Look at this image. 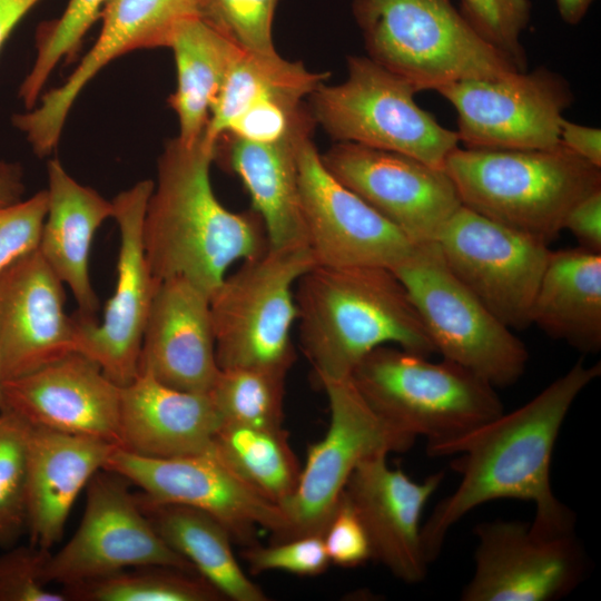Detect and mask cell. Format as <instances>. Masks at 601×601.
Instances as JSON below:
<instances>
[{
    "mask_svg": "<svg viewBox=\"0 0 601 601\" xmlns=\"http://www.w3.org/2000/svg\"><path fill=\"white\" fill-rule=\"evenodd\" d=\"M601 374L600 363L579 359L526 404L504 412L435 449L430 456L456 455V490L441 500L422 525L423 549L434 562L450 529L476 506L501 499L535 505L531 531L543 538L573 534L575 515L553 493L551 462L562 424L578 395Z\"/></svg>",
    "mask_w": 601,
    "mask_h": 601,
    "instance_id": "6da1fadb",
    "label": "cell"
},
{
    "mask_svg": "<svg viewBox=\"0 0 601 601\" xmlns=\"http://www.w3.org/2000/svg\"><path fill=\"white\" fill-rule=\"evenodd\" d=\"M216 151L203 134L194 144L168 140L158 158L142 221L145 255L157 284L183 277L210 296L231 264L268 249L255 210L234 213L217 199L210 181Z\"/></svg>",
    "mask_w": 601,
    "mask_h": 601,
    "instance_id": "7a4b0ae2",
    "label": "cell"
},
{
    "mask_svg": "<svg viewBox=\"0 0 601 601\" xmlns=\"http://www.w3.org/2000/svg\"><path fill=\"white\" fill-rule=\"evenodd\" d=\"M298 335L317 383L351 376L374 348L430 357L434 345L410 295L386 267L314 265L296 283Z\"/></svg>",
    "mask_w": 601,
    "mask_h": 601,
    "instance_id": "3957f363",
    "label": "cell"
},
{
    "mask_svg": "<svg viewBox=\"0 0 601 601\" xmlns=\"http://www.w3.org/2000/svg\"><path fill=\"white\" fill-rule=\"evenodd\" d=\"M444 170L463 206L546 245L563 230L569 210L601 188V168L561 144L535 150L457 147Z\"/></svg>",
    "mask_w": 601,
    "mask_h": 601,
    "instance_id": "277c9868",
    "label": "cell"
},
{
    "mask_svg": "<svg viewBox=\"0 0 601 601\" xmlns=\"http://www.w3.org/2000/svg\"><path fill=\"white\" fill-rule=\"evenodd\" d=\"M349 377L387 423L424 436L427 455L504 412L495 387L467 368L391 345L370 352Z\"/></svg>",
    "mask_w": 601,
    "mask_h": 601,
    "instance_id": "5b68a950",
    "label": "cell"
},
{
    "mask_svg": "<svg viewBox=\"0 0 601 601\" xmlns=\"http://www.w3.org/2000/svg\"><path fill=\"white\" fill-rule=\"evenodd\" d=\"M352 10L367 57L416 92L518 71L451 0H353Z\"/></svg>",
    "mask_w": 601,
    "mask_h": 601,
    "instance_id": "8992f818",
    "label": "cell"
},
{
    "mask_svg": "<svg viewBox=\"0 0 601 601\" xmlns=\"http://www.w3.org/2000/svg\"><path fill=\"white\" fill-rule=\"evenodd\" d=\"M314 265L308 247L268 248L224 277L209 296L220 370L287 374L296 357L290 338L297 321L294 286Z\"/></svg>",
    "mask_w": 601,
    "mask_h": 601,
    "instance_id": "52a82bcc",
    "label": "cell"
},
{
    "mask_svg": "<svg viewBox=\"0 0 601 601\" xmlns=\"http://www.w3.org/2000/svg\"><path fill=\"white\" fill-rule=\"evenodd\" d=\"M416 90L370 57L347 58V77L311 93L309 111L335 140L393 151L443 168L460 144L414 100Z\"/></svg>",
    "mask_w": 601,
    "mask_h": 601,
    "instance_id": "ba28073f",
    "label": "cell"
},
{
    "mask_svg": "<svg viewBox=\"0 0 601 601\" xmlns=\"http://www.w3.org/2000/svg\"><path fill=\"white\" fill-rule=\"evenodd\" d=\"M406 288L435 352L492 386L524 374L525 345L447 267L436 242L414 244L392 269Z\"/></svg>",
    "mask_w": 601,
    "mask_h": 601,
    "instance_id": "9c48e42d",
    "label": "cell"
},
{
    "mask_svg": "<svg viewBox=\"0 0 601 601\" xmlns=\"http://www.w3.org/2000/svg\"><path fill=\"white\" fill-rule=\"evenodd\" d=\"M318 384L328 398L329 427L308 447L297 486L279 505L286 522L279 541L323 535L356 466L374 456L406 452L415 442L414 436L382 418L351 377Z\"/></svg>",
    "mask_w": 601,
    "mask_h": 601,
    "instance_id": "30bf717a",
    "label": "cell"
},
{
    "mask_svg": "<svg viewBox=\"0 0 601 601\" xmlns=\"http://www.w3.org/2000/svg\"><path fill=\"white\" fill-rule=\"evenodd\" d=\"M436 91L456 110L460 142L475 149L553 148L562 114L573 102L568 81L545 67L459 80Z\"/></svg>",
    "mask_w": 601,
    "mask_h": 601,
    "instance_id": "8fae6325",
    "label": "cell"
},
{
    "mask_svg": "<svg viewBox=\"0 0 601 601\" xmlns=\"http://www.w3.org/2000/svg\"><path fill=\"white\" fill-rule=\"evenodd\" d=\"M128 484L106 469L92 475L78 530L47 560L45 579L49 584L71 585L140 565H168L198 573L158 535Z\"/></svg>",
    "mask_w": 601,
    "mask_h": 601,
    "instance_id": "7c38bea8",
    "label": "cell"
},
{
    "mask_svg": "<svg viewBox=\"0 0 601 601\" xmlns=\"http://www.w3.org/2000/svg\"><path fill=\"white\" fill-rule=\"evenodd\" d=\"M455 277L509 328L531 325L549 245L461 206L436 240Z\"/></svg>",
    "mask_w": 601,
    "mask_h": 601,
    "instance_id": "4fadbf2b",
    "label": "cell"
},
{
    "mask_svg": "<svg viewBox=\"0 0 601 601\" xmlns=\"http://www.w3.org/2000/svg\"><path fill=\"white\" fill-rule=\"evenodd\" d=\"M106 470L137 485L138 495L154 503L179 504L216 518L234 542L256 544L259 530L279 541L286 522L280 506L260 494L214 454L148 457L117 446Z\"/></svg>",
    "mask_w": 601,
    "mask_h": 601,
    "instance_id": "5bb4252c",
    "label": "cell"
},
{
    "mask_svg": "<svg viewBox=\"0 0 601 601\" xmlns=\"http://www.w3.org/2000/svg\"><path fill=\"white\" fill-rule=\"evenodd\" d=\"M151 180H141L112 200L119 229L117 276L102 322L76 314V351L96 362L116 385H128L138 375L141 341L157 287L142 243V221Z\"/></svg>",
    "mask_w": 601,
    "mask_h": 601,
    "instance_id": "9a60e30c",
    "label": "cell"
},
{
    "mask_svg": "<svg viewBox=\"0 0 601 601\" xmlns=\"http://www.w3.org/2000/svg\"><path fill=\"white\" fill-rule=\"evenodd\" d=\"M298 188L308 248L316 265L393 269L414 244L338 181L305 137L297 149Z\"/></svg>",
    "mask_w": 601,
    "mask_h": 601,
    "instance_id": "2e32d148",
    "label": "cell"
},
{
    "mask_svg": "<svg viewBox=\"0 0 601 601\" xmlns=\"http://www.w3.org/2000/svg\"><path fill=\"white\" fill-rule=\"evenodd\" d=\"M325 167L413 244L435 242L462 206L443 168L402 154L337 141L321 155Z\"/></svg>",
    "mask_w": 601,
    "mask_h": 601,
    "instance_id": "e0dca14e",
    "label": "cell"
},
{
    "mask_svg": "<svg viewBox=\"0 0 601 601\" xmlns=\"http://www.w3.org/2000/svg\"><path fill=\"white\" fill-rule=\"evenodd\" d=\"M474 533L475 570L463 601H552L582 579L584 554L574 533L543 538L529 523L504 520L479 523Z\"/></svg>",
    "mask_w": 601,
    "mask_h": 601,
    "instance_id": "ac0fdd59",
    "label": "cell"
},
{
    "mask_svg": "<svg viewBox=\"0 0 601 601\" xmlns=\"http://www.w3.org/2000/svg\"><path fill=\"white\" fill-rule=\"evenodd\" d=\"M193 16L194 0H107L100 33L75 70L38 106L12 118L35 154L45 157L53 150L71 106L102 68L134 50L170 47L179 23Z\"/></svg>",
    "mask_w": 601,
    "mask_h": 601,
    "instance_id": "d6986e66",
    "label": "cell"
},
{
    "mask_svg": "<svg viewBox=\"0 0 601 601\" xmlns=\"http://www.w3.org/2000/svg\"><path fill=\"white\" fill-rule=\"evenodd\" d=\"M28 424L119 446L120 386L73 351L2 384V408Z\"/></svg>",
    "mask_w": 601,
    "mask_h": 601,
    "instance_id": "ffe728a7",
    "label": "cell"
},
{
    "mask_svg": "<svg viewBox=\"0 0 601 601\" xmlns=\"http://www.w3.org/2000/svg\"><path fill=\"white\" fill-rule=\"evenodd\" d=\"M62 285L38 248L0 273L3 382L76 351L77 322L65 312Z\"/></svg>",
    "mask_w": 601,
    "mask_h": 601,
    "instance_id": "44dd1931",
    "label": "cell"
},
{
    "mask_svg": "<svg viewBox=\"0 0 601 601\" xmlns=\"http://www.w3.org/2000/svg\"><path fill=\"white\" fill-rule=\"evenodd\" d=\"M443 479L437 472L416 482L400 467H390L387 455H378L358 464L344 487L366 531L372 559L403 582L417 583L426 575L430 563L420 521Z\"/></svg>",
    "mask_w": 601,
    "mask_h": 601,
    "instance_id": "7402d4cb",
    "label": "cell"
},
{
    "mask_svg": "<svg viewBox=\"0 0 601 601\" xmlns=\"http://www.w3.org/2000/svg\"><path fill=\"white\" fill-rule=\"evenodd\" d=\"M139 371L179 391L209 393L220 368L207 293L183 277L157 284L144 329Z\"/></svg>",
    "mask_w": 601,
    "mask_h": 601,
    "instance_id": "603a6c76",
    "label": "cell"
},
{
    "mask_svg": "<svg viewBox=\"0 0 601 601\" xmlns=\"http://www.w3.org/2000/svg\"><path fill=\"white\" fill-rule=\"evenodd\" d=\"M221 420L209 393L179 391L139 371L120 387L119 447L148 457L213 454Z\"/></svg>",
    "mask_w": 601,
    "mask_h": 601,
    "instance_id": "cb8c5ba5",
    "label": "cell"
},
{
    "mask_svg": "<svg viewBox=\"0 0 601 601\" xmlns=\"http://www.w3.org/2000/svg\"><path fill=\"white\" fill-rule=\"evenodd\" d=\"M118 445L30 425L27 460V530L31 544L60 541L80 491Z\"/></svg>",
    "mask_w": 601,
    "mask_h": 601,
    "instance_id": "d4e9b609",
    "label": "cell"
},
{
    "mask_svg": "<svg viewBox=\"0 0 601 601\" xmlns=\"http://www.w3.org/2000/svg\"><path fill=\"white\" fill-rule=\"evenodd\" d=\"M48 209L38 250L57 277L67 284L80 316L96 318L99 299L89 277V256L96 231L114 218V204L75 180L59 159L48 162Z\"/></svg>",
    "mask_w": 601,
    "mask_h": 601,
    "instance_id": "484cf974",
    "label": "cell"
},
{
    "mask_svg": "<svg viewBox=\"0 0 601 601\" xmlns=\"http://www.w3.org/2000/svg\"><path fill=\"white\" fill-rule=\"evenodd\" d=\"M314 126L272 144L230 138L226 164L250 195L264 224L268 248L308 247L298 188L297 149Z\"/></svg>",
    "mask_w": 601,
    "mask_h": 601,
    "instance_id": "4316f807",
    "label": "cell"
},
{
    "mask_svg": "<svg viewBox=\"0 0 601 601\" xmlns=\"http://www.w3.org/2000/svg\"><path fill=\"white\" fill-rule=\"evenodd\" d=\"M531 324L582 353L601 348V254L581 247L550 250Z\"/></svg>",
    "mask_w": 601,
    "mask_h": 601,
    "instance_id": "83f0119b",
    "label": "cell"
},
{
    "mask_svg": "<svg viewBox=\"0 0 601 601\" xmlns=\"http://www.w3.org/2000/svg\"><path fill=\"white\" fill-rule=\"evenodd\" d=\"M136 500L162 541L189 561L224 598L265 601L264 591L238 564L228 530L209 513L186 505Z\"/></svg>",
    "mask_w": 601,
    "mask_h": 601,
    "instance_id": "f1b7e54d",
    "label": "cell"
},
{
    "mask_svg": "<svg viewBox=\"0 0 601 601\" xmlns=\"http://www.w3.org/2000/svg\"><path fill=\"white\" fill-rule=\"evenodd\" d=\"M169 48L175 56L177 87L168 101L178 117V139L194 144L203 136L211 106L244 49L197 16L179 23Z\"/></svg>",
    "mask_w": 601,
    "mask_h": 601,
    "instance_id": "f546056e",
    "label": "cell"
},
{
    "mask_svg": "<svg viewBox=\"0 0 601 601\" xmlns=\"http://www.w3.org/2000/svg\"><path fill=\"white\" fill-rule=\"evenodd\" d=\"M326 78L327 73L309 71L302 62L285 60L277 52L244 50L211 106L204 138L217 145L228 125L252 105L269 98L304 101Z\"/></svg>",
    "mask_w": 601,
    "mask_h": 601,
    "instance_id": "4dcf8cb0",
    "label": "cell"
},
{
    "mask_svg": "<svg viewBox=\"0 0 601 601\" xmlns=\"http://www.w3.org/2000/svg\"><path fill=\"white\" fill-rule=\"evenodd\" d=\"M213 454L278 505L297 486L300 469L283 427L221 424L214 436Z\"/></svg>",
    "mask_w": 601,
    "mask_h": 601,
    "instance_id": "1f68e13d",
    "label": "cell"
},
{
    "mask_svg": "<svg viewBox=\"0 0 601 601\" xmlns=\"http://www.w3.org/2000/svg\"><path fill=\"white\" fill-rule=\"evenodd\" d=\"M69 601H217L220 592L196 572L140 565L66 585Z\"/></svg>",
    "mask_w": 601,
    "mask_h": 601,
    "instance_id": "d6a6232c",
    "label": "cell"
},
{
    "mask_svg": "<svg viewBox=\"0 0 601 601\" xmlns=\"http://www.w3.org/2000/svg\"><path fill=\"white\" fill-rule=\"evenodd\" d=\"M286 375L260 368L220 370L209 395L221 424L280 428Z\"/></svg>",
    "mask_w": 601,
    "mask_h": 601,
    "instance_id": "836d02e7",
    "label": "cell"
},
{
    "mask_svg": "<svg viewBox=\"0 0 601 601\" xmlns=\"http://www.w3.org/2000/svg\"><path fill=\"white\" fill-rule=\"evenodd\" d=\"M106 2L107 0H69L58 19L39 27L36 36V60L18 92L28 110L37 105L40 92L57 63L72 58L78 51L82 38L100 18Z\"/></svg>",
    "mask_w": 601,
    "mask_h": 601,
    "instance_id": "e575fe53",
    "label": "cell"
},
{
    "mask_svg": "<svg viewBox=\"0 0 601 601\" xmlns=\"http://www.w3.org/2000/svg\"><path fill=\"white\" fill-rule=\"evenodd\" d=\"M30 424L0 411V546L9 549L27 530V460Z\"/></svg>",
    "mask_w": 601,
    "mask_h": 601,
    "instance_id": "d590c367",
    "label": "cell"
},
{
    "mask_svg": "<svg viewBox=\"0 0 601 601\" xmlns=\"http://www.w3.org/2000/svg\"><path fill=\"white\" fill-rule=\"evenodd\" d=\"M197 17L246 51L276 53L273 20L278 0H194Z\"/></svg>",
    "mask_w": 601,
    "mask_h": 601,
    "instance_id": "8d00e7d4",
    "label": "cell"
},
{
    "mask_svg": "<svg viewBox=\"0 0 601 601\" xmlns=\"http://www.w3.org/2000/svg\"><path fill=\"white\" fill-rule=\"evenodd\" d=\"M530 0H461L459 11L472 29L518 71H526L521 36L531 19Z\"/></svg>",
    "mask_w": 601,
    "mask_h": 601,
    "instance_id": "74e56055",
    "label": "cell"
},
{
    "mask_svg": "<svg viewBox=\"0 0 601 601\" xmlns=\"http://www.w3.org/2000/svg\"><path fill=\"white\" fill-rule=\"evenodd\" d=\"M49 550L33 544L11 546L0 555V601H69L45 579Z\"/></svg>",
    "mask_w": 601,
    "mask_h": 601,
    "instance_id": "f35d334b",
    "label": "cell"
},
{
    "mask_svg": "<svg viewBox=\"0 0 601 601\" xmlns=\"http://www.w3.org/2000/svg\"><path fill=\"white\" fill-rule=\"evenodd\" d=\"M253 573L279 570L313 577L324 572L329 562L323 535L311 534L276 541L268 546L257 543L243 552Z\"/></svg>",
    "mask_w": 601,
    "mask_h": 601,
    "instance_id": "ab89813d",
    "label": "cell"
},
{
    "mask_svg": "<svg viewBox=\"0 0 601 601\" xmlns=\"http://www.w3.org/2000/svg\"><path fill=\"white\" fill-rule=\"evenodd\" d=\"M47 209V190L0 207V273L38 248Z\"/></svg>",
    "mask_w": 601,
    "mask_h": 601,
    "instance_id": "60d3db41",
    "label": "cell"
},
{
    "mask_svg": "<svg viewBox=\"0 0 601 601\" xmlns=\"http://www.w3.org/2000/svg\"><path fill=\"white\" fill-rule=\"evenodd\" d=\"M323 540L331 563L355 568L372 559L366 531L344 494L323 533Z\"/></svg>",
    "mask_w": 601,
    "mask_h": 601,
    "instance_id": "b9f144b4",
    "label": "cell"
},
{
    "mask_svg": "<svg viewBox=\"0 0 601 601\" xmlns=\"http://www.w3.org/2000/svg\"><path fill=\"white\" fill-rule=\"evenodd\" d=\"M563 229L575 237L579 247L601 254V188L580 199L569 210Z\"/></svg>",
    "mask_w": 601,
    "mask_h": 601,
    "instance_id": "7bdbcfd3",
    "label": "cell"
},
{
    "mask_svg": "<svg viewBox=\"0 0 601 601\" xmlns=\"http://www.w3.org/2000/svg\"><path fill=\"white\" fill-rule=\"evenodd\" d=\"M559 142L595 167L601 168V130L572 122L564 117L559 125Z\"/></svg>",
    "mask_w": 601,
    "mask_h": 601,
    "instance_id": "ee69618b",
    "label": "cell"
},
{
    "mask_svg": "<svg viewBox=\"0 0 601 601\" xmlns=\"http://www.w3.org/2000/svg\"><path fill=\"white\" fill-rule=\"evenodd\" d=\"M40 0H0V50L21 19ZM4 162H0V168Z\"/></svg>",
    "mask_w": 601,
    "mask_h": 601,
    "instance_id": "f6af8a7d",
    "label": "cell"
},
{
    "mask_svg": "<svg viewBox=\"0 0 601 601\" xmlns=\"http://www.w3.org/2000/svg\"><path fill=\"white\" fill-rule=\"evenodd\" d=\"M23 191L21 168L17 165L4 164L0 168V207L19 201Z\"/></svg>",
    "mask_w": 601,
    "mask_h": 601,
    "instance_id": "bcb514c9",
    "label": "cell"
},
{
    "mask_svg": "<svg viewBox=\"0 0 601 601\" xmlns=\"http://www.w3.org/2000/svg\"><path fill=\"white\" fill-rule=\"evenodd\" d=\"M595 0H555L561 19L570 24H579Z\"/></svg>",
    "mask_w": 601,
    "mask_h": 601,
    "instance_id": "7dc6e473",
    "label": "cell"
},
{
    "mask_svg": "<svg viewBox=\"0 0 601 601\" xmlns=\"http://www.w3.org/2000/svg\"><path fill=\"white\" fill-rule=\"evenodd\" d=\"M2 384H3V377H2L1 358H0V411L2 408Z\"/></svg>",
    "mask_w": 601,
    "mask_h": 601,
    "instance_id": "c3c4849f",
    "label": "cell"
}]
</instances>
